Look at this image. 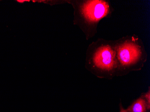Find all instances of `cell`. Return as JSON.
I'll return each instance as SVG.
<instances>
[{
  "mask_svg": "<svg viewBox=\"0 0 150 112\" xmlns=\"http://www.w3.org/2000/svg\"><path fill=\"white\" fill-rule=\"evenodd\" d=\"M90 62L98 70L111 72L118 66L115 44L106 40H97L90 46L88 51Z\"/></svg>",
  "mask_w": 150,
  "mask_h": 112,
  "instance_id": "cell-1",
  "label": "cell"
},
{
  "mask_svg": "<svg viewBox=\"0 0 150 112\" xmlns=\"http://www.w3.org/2000/svg\"><path fill=\"white\" fill-rule=\"evenodd\" d=\"M118 66L130 67L146 58V54L138 38H123L115 43Z\"/></svg>",
  "mask_w": 150,
  "mask_h": 112,
  "instance_id": "cell-2",
  "label": "cell"
},
{
  "mask_svg": "<svg viewBox=\"0 0 150 112\" xmlns=\"http://www.w3.org/2000/svg\"><path fill=\"white\" fill-rule=\"evenodd\" d=\"M79 6V16L87 26L94 27L110 12V5L104 1H86Z\"/></svg>",
  "mask_w": 150,
  "mask_h": 112,
  "instance_id": "cell-3",
  "label": "cell"
},
{
  "mask_svg": "<svg viewBox=\"0 0 150 112\" xmlns=\"http://www.w3.org/2000/svg\"><path fill=\"white\" fill-rule=\"evenodd\" d=\"M146 102L144 97H140L133 103V104L127 108L128 112H146Z\"/></svg>",
  "mask_w": 150,
  "mask_h": 112,
  "instance_id": "cell-4",
  "label": "cell"
},
{
  "mask_svg": "<svg viewBox=\"0 0 150 112\" xmlns=\"http://www.w3.org/2000/svg\"><path fill=\"white\" fill-rule=\"evenodd\" d=\"M144 98L145 100L146 104V108L150 109V91L146 93L144 96Z\"/></svg>",
  "mask_w": 150,
  "mask_h": 112,
  "instance_id": "cell-5",
  "label": "cell"
},
{
  "mask_svg": "<svg viewBox=\"0 0 150 112\" xmlns=\"http://www.w3.org/2000/svg\"><path fill=\"white\" fill-rule=\"evenodd\" d=\"M120 112H128L127 110H125L122 106L120 107Z\"/></svg>",
  "mask_w": 150,
  "mask_h": 112,
  "instance_id": "cell-6",
  "label": "cell"
}]
</instances>
